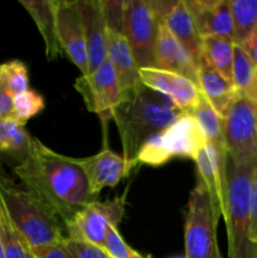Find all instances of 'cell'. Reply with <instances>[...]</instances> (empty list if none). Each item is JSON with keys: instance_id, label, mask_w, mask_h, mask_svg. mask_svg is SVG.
I'll return each instance as SVG.
<instances>
[{"instance_id": "obj_1", "label": "cell", "mask_w": 257, "mask_h": 258, "mask_svg": "<svg viewBox=\"0 0 257 258\" xmlns=\"http://www.w3.org/2000/svg\"><path fill=\"white\" fill-rule=\"evenodd\" d=\"M14 173L25 189L59 217L65 227L83 207L97 201L90 194L85 174L75 159L55 153L35 138Z\"/></svg>"}, {"instance_id": "obj_2", "label": "cell", "mask_w": 257, "mask_h": 258, "mask_svg": "<svg viewBox=\"0 0 257 258\" xmlns=\"http://www.w3.org/2000/svg\"><path fill=\"white\" fill-rule=\"evenodd\" d=\"M181 113L168 98L144 85L133 98L116 108L113 120L122 144V156L131 169L136 165L141 146L170 126Z\"/></svg>"}, {"instance_id": "obj_3", "label": "cell", "mask_w": 257, "mask_h": 258, "mask_svg": "<svg viewBox=\"0 0 257 258\" xmlns=\"http://www.w3.org/2000/svg\"><path fill=\"white\" fill-rule=\"evenodd\" d=\"M0 199L30 248L60 243L67 237L63 222L47 204L5 176H0Z\"/></svg>"}, {"instance_id": "obj_4", "label": "cell", "mask_w": 257, "mask_h": 258, "mask_svg": "<svg viewBox=\"0 0 257 258\" xmlns=\"http://www.w3.org/2000/svg\"><path fill=\"white\" fill-rule=\"evenodd\" d=\"M256 166L236 164L227 156V212L224 222L228 238V258L257 257V244L249 238V191Z\"/></svg>"}, {"instance_id": "obj_5", "label": "cell", "mask_w": 257, "mask_h": 258, "mask_svg": "<svg viewBox=\"0 0 257 258\" xmlns=\"http://www.w3.org/2000/svg\"><path fill=\"white\" fill-rule=\"evenodd\" d=\"M207 140L190 113H181L170 126L149 139L139 151L135 164L160 166L173 158L196 160Z\"/></svg>"}, {"instance_id": "obj_6", "label": "cell", "mask_w": 257, "mask_h": 258, "mask_svg": "<svg viewBox=\"0 0 257 258\" xmlns=\"http://www.w3.org/2000/svg\"><path fill=\"white\" fill-rule=\"evenodd\" d=\"M218 222L206 185L198 178L189 196L184 226L185 258H222L217 244Z\"/></svg>"}, {"instance_id": "obj_7", "label": "cell", "mask_w": 257, "mask_h": 258, "mask_svg": "<svg viewBox=\"0 0 257 258\" xmlns=\"http://www.w3.org/2000/svg\"><path fill=\"white\" fill-rule=\"evenodd\" d=\"M227 156L241 165H257V121L254 103L237 97L224 116Z\"/></svg>"}, {"instance_id": "obj_8", "label": "cell", "mask_w": 257, "mask_h": 258, "mask_svg": "<svg viewBox=\"0 0 257 258\" xmlns=\"http://www.w3.org/2000/svg\"><path fill=\"white\" fill-rule=\"evenodd\" d=\"M127 190L121 197L106 202H92L83 207L67 224L66 236L102 248L111 227H118L125 213Z\"/></svg>"}, {"instance_id": "obj_9", "label": "cell", "mask_w": 257, "mask_h": 258, "mask_svg": "<svg viewBox=\"0 0 257 258\" xmlns=\"http://www.w3.org/2000/svg\"><path fill=\"white\" fill-rule=\"evenodd\" d=\"M122 10V33L139 68H153L159 24L150 4L146 0H125Z\"/></svg>"}, {"instance_id": "obj_10", "label": "cell", "mask_w": 257, "mask_h": 258, "mask_svg": "<svg viewBox=\"0 0 257 258\" xmlns=\"http://www.w3.org/2000/svg\"><path fill=\"white\" fill-rule=\"evenodd\" d=\"M75 88L82 97L86 108L96 113L103 122L113 118L116 108L121 105L117 77L108 58L97 70L76 78Z\"/></svg>"}, {"instance_id": "obj_11", "label": "cell", "mask_w": 257, "mask_h": 258, "mask_svg": "<svg viewBox=\"0 0 257 258\" xmlns=\"http://www.w3.org/2000/svg\"><path fill=\"white\" fill-rule=\"evenodd\" d=\"M55 20L62 52L67 54L82 76H87L90 73V63L77 2L55 0Z\"/></svg>"}, {"instance_id": "obj_12", "label": "cell", "mask_w": 257, "mask_h": 258, "mask_svg": "<svg viewBox=\"0 0 257 258\" xmlns=\"http://www.w3.org/2000/svg\"><path fill=\"white\" fill-rule=\"evenodd\" d=\"M139 75L145 87L168 98L183 113H191L198 105L201 91L190 78L154 67L140 68Z\"/></svg>"}, {"instance_id": "obj_13", "label": "cell", "mask_w": 257, "mask_h": 258, "mask_svg": "<svg viewBox=\"0 0 257 258\" xmlns=\"http://www.w3.org/2000/svg\"><path fill=\"white\" fill-rule=\"evenodd\" d=\"M75 160L82 169L88 184V190L95 199H97L103 188H113L117 185L131 170L123 156L113 153L110 149H102L95 155Z\"/></svg>"}, {"instance_id": "obj_14", "label": "cell", "mask_w": 257, "mask_h": 258, "mask_svg": "<svg viewBox=\"0 0 257 258\" xmlns=\"http://www.w3.org/2000/svg\"><path fill=\"white\" fill-rule=\"evenodd\" d=\"M107 58L112 63L121 93V103L136 95L143 86L139 66L123 33L107 27Z\"/></svg>"}, {"instance_id": "obj_15", "label": "cell", "mask_w": 257, "mask_h": 258, "mask_svg": "<svg viewBox=\"0 0 257 258\" xmlns=\"http://www.w3.org/2000/svg\"><path fill=\"white\" fill-rule=\"evenodd\" d=\"M77 5L85 32L91 73L107 59V24L102 0H77Z\"/></svg>"}, {"instance_id": "obj_16", "label": "cell", "mask_w": 257, "mask_h": 258, "mask_svg": "<svg viewBox=\"0 0 257 258\" xmlns=\"http://www.w3.org/2000/svg\"><path fill=\"white\" fill-rule=\"evenodd\" d=\"M194 163L197 165L199 179L203 181L208 191L214 217L219 221L221 217L224 218L227 212V161L222 163L216 150L207 143L199 151Z\"/></svg>"}, {"instance_id": "obj_17", "label": "cell", "mask_w": 257, "mask_h": 258, "mask_svg": "<svg viewBox=\"0 0 257 258\" xmlns=\"http://www.w3.org/2000/svg\"><path fill=\"white\" fill-rule=\"evenodd\" d=\"M154 68L179 73L196 83L198 81V64L165 24L158 25L154 48Z\"/></svg>"}, {"instance_id": "obj_18", "label": "cell", "mask_w": 257, "mask_h": 258, "mask_svg": "<svg viewBox=\"0 0 257 258\" xmlns=\"http://www.w3.org/2000/svg\"><path fill=\"white\" fill-rule=\"evenodd\" d=\"M185 3L202 38L214 35L233 40L229 0H189Z\"/></svg>"}, {"instance_id": "obj_19", "label": "cell", "mask_w": 257, "mask_h": 258, "mask_svg": "<svg viewBox=\"0 0 257 258\" xmlns=\"http://www.w3.org/2000/svg\"><path fill=\"white\" fill-rule=\"evenodd\" d=\"M199 91L208 100L212 107L224 117L228 112L232 103L238 97L234 86L231 81L222 76L214 67L202 58L198 62V81Z\"/></svg>"}, {"instance_id": "obj_20", "label": "cell", "mask_w": 257, "mask_h": 258, "mask_svg": "<svg viewBox=\"0 0 257 258\" xmlns=\"http://www.w3.org/2000/svg\"><path fill=\"white\" fill-rule=\"evenodd\" d=\"M28 14L32 17L44 40L45 57L49 62L62 55L55 20V0H19Z\"/></svg>"}, {"instance_id": "obj_21", "label": "cell", "mask_w": 257, "mask_h": 258, "mask_svg": "<svg viewBox=\"0 0 257 258\" xmlns=\"http://www.w3.org/2000/svg\"><path fill=\"white\" fill-rule=\"evenodd\" d=\"M163 24L168 27L171 34L183 44V47L188 50L189 54L198 64L199 60L202 59V37L197 29L193 15L189 12L184 0H178L175 3L164 19Z\"/></svg>"}, {"instance_id": "obj_22", "label": "cell", "mask_w": 257, "mask_h": 258, "mask_svg": "<svg viewBox=\"0 0 257 258\" xmlns=\"http://www.w3.org/2000/svg\"><path fill=\"white\" fill-rule=\"evenodd\" d=\"M190 115L194 116L199 128L203 133L207 143L216 150L222 163L227 161L226 141H224V118L212 107L206 97L201 93L198 105Z\"/></svg>"}, {"instance_id": "obj_23", "label": "cell", "mask_w": 257, "mask_h": 258, "mask_svg": "<svg viewBox=\"0 0 257 258\" xmlns=\"http://www.w3.org/2000/svg\"><path fill=\"white\" fill-rule=\"evenodd\" d=\"M233 43L246 48L257 34V0H229Z\"/></svg>"}, {"instance_id": "obj_24", "label": "cell", "mask_w": 257, "mask_h": 258, "mask_svg": "<svg viewBox=\"0 0 257 258\" xmlns=\"http://www.w3.org/2000/svg\"><path fill=\"white\" fill-rule=\"evenodd\" d=\"M232 83L239 97L257 103V68L248 53L239 45H234Z\"/></svg>"}, {"instance_id": "obj_25", "label": "cell", "mask_w": 257, "mask_h": 258, "mask_svg": "<svg viewBox=\"0 0 257 258\" xmlns=\"http://www.w3.org/2000/svg\"><path fill=\"white\" fill-rule=\"evenodd\" d=\"M234 43L224 37L202 38V58L232 82Z\"/></svg>"}, {"instance_id": "obj_26", "label": "cell", "mask_w": 257, "mask_h": 258, "mask_svg": "<svg viewBox=\"0 0 257 258\" xmlns=\"http://www.w3.org/2000/svg\"><path fill=\"white\" fill-rule=\"evenodd\" d=\"M33 138L13 118L0 121V153L10 154L24 160L32 148Z\"/></svg>"}, {"instance_id": "obj_27", "label": "cell", "mask_w": 257, "mask_h": 258, "mask_svg": "<svg viewBox=\"0 0 257 258\" xmlns=\"http://www.w3.org/2000/svg\"><path fill=\"white\" fill-rule=\"evenodd\" d=\"M0 238H2L5 258H35L28 242L13 224L2 199H0Z\"/></svg>"}, {"instance_id": "obj_28", "label": "cell", "mask_w": 257, "mask_h": 258, "mask_svg": "<svg viewBox=\"0 0 257 258\" xmlns=\"http://www.w3.org/2000/svg\"><path fill=\"white\" fill-rule=\"evenodd\" d=\"M0 83L13 97L28 91L29 76L27 66L18 59L0 64Z\"/></svg>"}, {"instance_id": "obj_29", "label": "cell", "mask_w": 257, "mask_h": 258, "mask_svg": "<svg viewBox=\"0 0 257 258\" xmlns=\"http://www.w3.org/2000/svg\"><path fill=\"white\" fill-rule=\"evenodd\" d=\"M44 107L45 102L43 96L37 91L28 90L13 97L12 118L20 125H25L28 120L42 112Z\"/></svg>"}, {"instance_id": "obj_30", "label": "cell", "mask_w": 257, "mask_h": 258, "mask_svg": "<svg viewBox=\"0 0 257 258\" xmlns=\"http://www.w3.org/2000/svg\"><path fill=\"white\" fill-rule=\"evenodd\" d=\"M102 249L111 258H145L126 243L118 232V227H111Z\"/></svg>"}, {"instance_id": "obj_31", "label": "cell", "mask_w": 257, "mask_h": 258, "mask_svg": "<svg viewBox=\"0 0 257 258\" xmlns=\"http://www.w3.org/2000/svg\"><path fill=\"white\" fill-rule=\"evenodd\" d=\"M62 243L73 258H108L102 248L87 242L76 241L66 237Z\"/></svg>"}, {"instance_id": "obj_32", "label": "cell", "mask_w": 257, "mask_h": 258, "mask_svg": "<svg viewBox=\"0 0 257 258\" xmlns=\"http://www.w3.org/2000/svg\"><path fill=\"white\" fill-rule=\"evenodd\" d=\"M123 2H103L102 8L105 14L106 24L108 28L122 33V15Z\"/></svg>"}, {"instance_id": "obj_33", "label": "cell", "mask_w": 257, "mask_h": 258, "mask_svg": "<svg viewBox=\"0 0 257 258\" xmlns=\"http://www.w3.org/2000/svg\"><path fill=\"white\" fill-rule=\"evenodd\" d=\"M249 238L257 244V166L252 174L249 191Z\"/></svg>"}, {"instance_id": "obj_34", "label": "cell", "mask_w": 257, "mask_h": 258, "mask_svg": "<svg viewBox=\"0 0 257 258\" xmlns=\"http://www.w3.org/2000/svg\"><path fill=\"white\" fill-rule=\"evenodd\" d=\"M62 242L57 244H50V246L34 247L32 248V252L35 258H73L63 246Z\"/></svg>"}, {"instance_id": "obj_35", "label": "cell", "mask_w": 257, "mask_h": 258, "mask_svg": "<svg viewBox=\"0 0 257 258\" xmlns=\"http://www.w3.org/2000/svg\"><path fill=\"white\" fill-rule=\"evenodd\" d=\"M13 115V96L0 83V121L12 118Z\"/></svg>"}, {"instance_id": "obj_36", "label": "cell", "mask_w": 257, "mask_h": 258, "mask_svg": "<svg viewBox=\"0 0 257 258\" xmlns=\"http://www.w3.org/2000/svg\"><path fill=\"white\" fill-rule=\"evenodd\" d=\"M243 49L248 53V55L251 57L252 62H253L254 67L257 68V34L254 35L253 39H252L251 42H249V44L247 45L246 48H243Z\"/></svg>"}, {"instance_id": "obj_37", "label": "cell", "mask_w": 257, "mask_h": 258, "mask_svg": "<svg viewBox=\"0 0 257 258\" xmlns=\"http://www.w3.org/2000/svg\"><path fill=\"white\" fill-rule=\"evenodd\" d=\"M0 258H5L4 257V249H3V244H2V238H0Z\"/></svg>"}, {"instance_id": "obj_38", "label": "cell", "mask_w": 257, "mask_h": 258, "mask_svg": "<svg viewBox=\"0 0 257 258\" xmlns=\"http://www.w3.org/2000/svg\"><path fill=\"white\" fill-rule=\"evenodd\" d=\"M254 113H256V121H257V103H254Z\"/></svg>"}, {"instance_id": "obj_39", "label": "cell", "mask_w": 257, "mask_h": 258, "mask_svg": "<svg viewBox=\"0 0 257 258\" xmlns=\"http://www.w3.org/2000/svg\"><path fill=\"white\" fill-rule=\"evenodd\" d=\"M170 258H185V256H176V257H170Z\"/></svg>"}, {"instance_id": "obj_40", "label": "cell", "mask_w": 257, "mask_h": 258, "mask_svg": "<svg viewBox=\"0 0 257 258\" xmlns=\"http://www.w3.org/2000/svg\"><path fill=\"white\" fill-rule=\"evenodd\" d=\"M108 258H111V257H108Z\"/></svg>"}, {"instance_id": "obj_41", "label": "cell", "mask_w": 257, "mask_h": 258, "mask_svg": "<svg viewBox=\"0 0 257 258\" xmlns=\"http://www.w3.org/2000/svg\"><path fill=\"white\" fill-rule=\"evenodd\" d=\"M256 258H257V257H256Z\"/></svg>"}]
</instances>
